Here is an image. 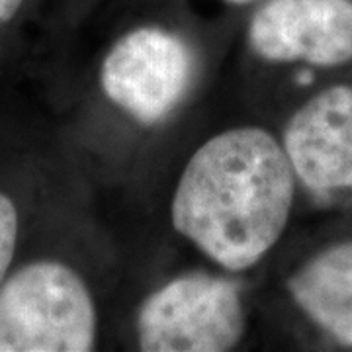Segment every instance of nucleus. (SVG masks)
I'll return each mask as SVG.
<instances>
[{
    "mask_svg": "<svg viewBox=\"0 0 352 352\" xmlns=\"http://www.w3.org/2000/svg\"><path fill=\"white\" fill-rule=\"evenodd\" d=\"M296 188L276 135L264 127H231L192 153L170 201L173 227L212 263L243 272L280 243Z\"/></svg>",
    "mask_w": 352,
    "mask_h": 352,
    "instance_id": "f257e3e1",
    "label": "nucleus"
},
{
    "mask_svg": "<svg viewBox=\"0 0 352 352\" xmlns=\"http://www.w3.org/2000/svg\"><path fill=\"white\" fill-rule=\"evenodd\" d=\"M96 333L92 294L67 264L32 263L0 286V352H87Z\"/></svg>",
    "mask_w": 352,
    "mask_h": 352,
    "instance_id": "f03ea898",
    "label": "nucleus"
},
{
    "mask_svg": "<svg viewBox=\"0 0 352 352\" xmlns=\"http://www.w3.org/2000/svg\"><path fill=\"white\" fill-rule=\"evenodd\" d=\"M247 333L239 286L223 276L188 272L164 282L138 311L143 352L233 351Z\"/></svg>",
    "mask_w": 352,
    "mask_h": 352,
    "instance_id": "7ed1b4c3",
    "label": "nucleus"
},
{
    "mask_svg": "<svg viewBox=\"0 0 352 352\" xmlns=\"http://www.w3.org/2000/svg\"><path fill=\"white\" fill-rule=\"evenodd\" d=\"M194 53L173 32L147 25L127 32L106 53L100 87L139 124L155 126L175 112L194 78Z\"/></svg>",
    "mask_w": 352,
    "mask_h": 352,
    "instance_id": "20e7f679",
    "label": "nucleus"
},
{
    "mask_svg": "<svg viewBox=\"0 0 352 352\" xmlns=\"http://www.w3.org/2000/svg\"><path fill=\"white\" fill-rule=\"evenodd\" d=\"M247 38L268 63L346 67L352 63V0H266L251 18Z\"/></svg>",
    "mask_w": 352,
    "mask_h": 352,
    "instance_id": "39448f33",
    "label": "nucleus"
},
{
    "mask_svg": "<svg viewBox=\"0 0 352 352\" xmlns=\"http://www.w3.org/2000/svg\"><path fill=\"white\" fill-rule=\"evenodd\" d=\"M298 184L319 198L352 194V82H333L296 108L282 131Z\"/></svg>",
    "mask_w": 352,
    "mask_h": 352,
    "instance_id": "423d86ee",
    "label": "nucleus"
},
{
    "mask_svg": "<svg viewBox=\"0 0 352 352\" xmlns=\"http://www.w3.org/2000/svg\"><path fill=\"white\" fill-rule=\"evenodd\" d=\"M286 289L314 327L352 349V237L311 252L289 274Z\"/></svg>",
    "mask_w": 352,
    "mask_h": 352,
    "instance_id": "0eeeda50",
    "label": "nucleus"
},
{
    "mask_svg": "<svg viewBox=\"0 0 352 352\" xmlns=\"http://www.w3.org/2000/svg\"><path fill=\"white\" fill-rule=\"evenodd\" d=\"M18 243V212L14 201L0 192V286L12 264Z\"/></svg>",
    "mask_w": 352,
    "mask_h": 352,
    "instance_id": "6e6552de",
    "label": "nucleus"
},
{
    "mask_svg": "<svg viewBox=\"0 0 352 352\" xmlns=\"http://www.w3.org/2000/svg\"><path fill=\"white\" fill-rule=\"evenodd\" d=\"M20 6H22V0H0V25L12 20V16L18 12Z\"/></svg>",
    "mask_w": 352,
    "mask_h": 352,
    "instance_id": "1a4fd4ad",
    "label": "nucleus"
},
{
    "mask_svg": "<svg viewBox=\"0 0 352 352\" xmlns=\"http://www.w3.org/2000/svg\"><path fill=\"white\" fill-rule=\"evenodd\" d=\"M229 4H237V6H243V4H251L254 0H226Z\"/></svg>",
    "mask_w": 352,
    "mask_h": 352,
    "instance_id": "9d476101",
    "label": "nucleus"
}]
</instances>
